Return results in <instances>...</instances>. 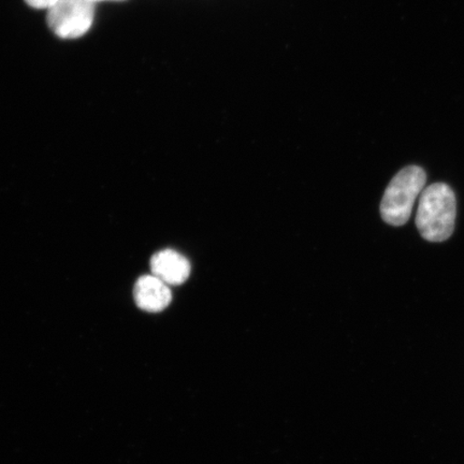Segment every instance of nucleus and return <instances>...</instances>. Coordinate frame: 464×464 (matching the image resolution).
Returning a JSON list of instances; mask_svg holds the SVG:
<instances>
[{
    "mask_svg": "<svg viewBox=\"0 0 464 464\" xmlns=\"http://www.w3.org/2000/svg\"><path fill=\"white\" fill-rule=\"evenodd\" d=\"M426 179V172L419 166L405 167L394 176L381 202V216L387 224L402 226L408 223Z\"/></svg>",
    "mask_w": 464,
    "mask_h": 464,
    "instance_id": "nucleus-2",
    "label": "nucleus"
},
{
    "mask_svg": "<svg viewBox=\"0 0 464 464\" xmlns=\"http://www.w3.org/2000/svg\"><path fill=\"white\" fill-rule=\"evenodd\" d=\"M57 0H25V3L34 9L48 10Z\"/></svg>",
    "mask_w": 464,
    "mask_h": 464,
    "instance_id": "nucleus-6",
    "label": "nucleus"
},
{
    "mask_svg": "<svg viewBox=\"0 0 464 464\" xmlns=\"http://www.w3.org/2000/svg\"><path fill=\"white\" fill-rule=\"evenodd\" d=\"M92 3H97V2H107V0H91ZM108 2H116V0H108Z\"/></svg>",
    "mask_w": 464,
    "mask_h": 464,
    "instance_id": "nucleus-7",
    "label": "nucleus"
},
{
    "mask_svg": "<svg viewBox=\"0 0 464 464\" xmlns=\"http://www.w3.org/2000/svg\"><path fill=\"white\" fill-rule=\"evenodd\" d=\"M190 264L187 257L174 249H164L150 259V271L168 286L181 285L190 276Z\"/></svg>",
    "mask_w": 464,
    "mask_h": 464,
    "instance_id": "nucleus-4",
    "label": "nucleus"
},
{
    "mask_svg": "<svg viewBox=\"0 0 464 464\" xmlns=\"http://www.w3.org/2000/svg\"><path fill=\"white\" fill-rule=\"evenodd\" d=\"M133 298L141 310L158 313L165 310L170 304L172 294L169 286L159 277L143 276L133 288Z\"/></svg>",
    "mask_w": 464,
    "mask_h": 464,
    "instance_id": "nucleus-5",
    "label": "nucleus"
},
{
    "mask_svg": "<svg viewBox=\"0 0 464 464\" xmlns=\"http://www.w3.org/2000/svg\"><path fill=\"white\" fill-rule=\"evenodd\" d=\"M456 197L444 183H435L422 190L416 226L423 239L431 242L448 240L454 232Z\"/></svg>",
    "mask_w": 464,
    "mask_h": 464,
    "instance_id": "nucleus-1",
    "label": "nucleus"
},
{
    "mask_svg": "<svg viewBox=\"0 0 464 464\" xmlns=\"http://www.w3.org/2000/svg\"><path fill=\"white\" fill-rule=\"evenodd\" d=\"M46 11L51 32L63 40L83 37L94 24V3L91 0H57Z\"/></svg>",
    "mask_w": 464,
    "mask_h": 464,
    "instance_id": "nucleus-3",
    "label": "nucleus"
}]
</instances>
